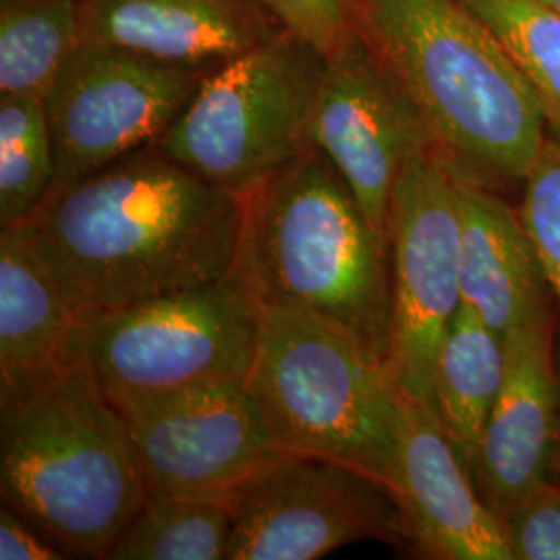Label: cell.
Returning a JSON list of instances; mask_svg holds the SVG:
<instances>
[{
    "label": "cell",
    "mask_w": 560,
    "mask_h": 560,
    "mask_svg": "<svg viewBox=\"0 0 560 560\" xmlns=\"http://www.w3.org/2000/svg\"><path fill=\"white\" fill-rule=\"evenodd\" d=\"M88 318L42 260L23 224L0 233V386L83 360Z\"/></svg>",
    "instance_id": "obj_17"
},
{
    "label": "cell",
    "mask_w": 560,
    "mask_h": 560,
    "mask_svg": "<svg viewBox=\"0 0 560 560\" xmlns=\"http://www.w3.org/2000/svg\"><path fill=\"white\" fill-rule=\"evenodd\" d=\"M270 15L289 30L312 42L328 57L358 30L355 0H258Z\"/></svg>",
    "instance_id": "obj_25"
},
{
    "label": "cell",
    "mask_w": 560,
    "mask_h": 560,
    "mask_svg": "<svg viewBox=\"0 0 560 560\" xmlns=\"http://www.w3.org/2000/svg\"><path fill=\"white\" fill-rule=\"evenodd\" d=\"M241 201L233 272L260 307H293L335 322L388 363L390 245L335 164L310 145Z\"/></svg>",
    "instance_id": "obj_4"
},
{
    "label": "cell",
    "mask_w": 560,
    "mask_h": 560,
    "mask_svg": "<svg viewBox=\"0 0 560 560\" xmlns=\"http://www.w3.org/2000/svg\"><path fill=\"white\" fill-rule=\"evenodd\" d=\"M541 4H546V7H550V9H555V11H559L560 13V0H538Z\"/></svg>",
    "instance_id": "obj_27"
},
{
    "label": "cell",
    "mask_w": 560,
    "mask_h": 560,
    "mask_svg": "<svg viewBox=\"0 0 560 560\" xmlns=\"http://www.w3.org/2000/svg\"><path fill=\"white\" fill-rule=\"evenodd\" d=\"M511 560H560V478L529 490L504 517Z\"/></svg>",
    "instance_id": "obj_24"
},
{
    "label": "cell",
    "mask_w": 560,
    "mask_h": 560,
    "mask_svg": "<svg viewBox=\"0 0 560 560\" xmlns=\"http://www.w3.org/2000/svg\"><path fill=\"white\" fill-rule=\"evenodd\" d=\"M81 42L210 71L277 34L258 0H80Z\"/></svg>",
    "instance_id": "obj_15"
},
{
    "label": "cell",
    "mask_w": 560,
    "mask_h": 560,
    "mask_svg": "<svg viewBox=\"0 0 560 560\" xmlns=\"http://www.w3.org/2000/svg\"><path fill=\"white\" fill-rule=\"evenodd\" d=\"M504 370L506 340L463 305L436 355L432 400L442 428L469 471L483 425L499 399Z\"/></svg>",
    "instance_id": "obj_18"
},
{
    "label": "cell",
    "mask_w": 560,
    "mask_h": 560,
    "mask_svg": "<svg viewBox=\"0 0 560 560\" xmlns=\"http://www.w3.org/2000/svg\"><path fill=\"white\" fill-rule=\"evenodd\" d=\"M57 183L55 141L46 104L0 94V226L25 221Z\"/></svg>",
    "instance_id": "obj_21"
},
{
    "label": "cell",
    "mask_w": 560,
    "mask_h": 560,
    "mask_svg": "<svg viewBox=\"0 0 560 560\" xmlns=\"http://www.w3.org/2000/svg\"><path fill=\"white\" fill-rule=\"evenodd\" d=\"M21 224L92 318L233 275L243 201L152 143L55 185Z\"/></svg>",
    "instance_id": "obj_1"
},
{
    "label": "cell",
    "mask_w": 560,
    "mask_h": 560,
    "mask_svg": "<svg viewBox=\"0 0 560 560\" xmlns=\"http://www.w3.org/2000/svg\"><path fill=\"white\" fill-rule=\"evenodd\" d=\"M0 494L78 559H106L148 501L129 425L88 361L0 386Z\"/></svg>",
    "instance_id": "obj_3"
},
{
    "label": "cell",
    "mask_w": 560,
    "mask_h": 560,
    "mask_svg": "<svg viewBox=\"0 0 560 560\" xmlns=\"http://www.w3.org/2000/svg\"><path fill=\"white\" fill-rule=\"evenodd\" d=\"M521 221L538 252L552 298L559 305L560 374V138H546L523 179Z\"/></svg>",
    "instance_id": "obj_23"
},
{
    "label": "cell",
    "mask_w": 560,
    "mask_h": 560,
    "mask_svg": "<svg viewBox=\"0 0 560 560\" xmlns=\"http://www.w3.org/2000/svg\"><path fill=\"white\" fill-rule=\"evenodd\" d=\"M0 559L57 560L73 559L59 544L46 538L36 525L23 520L9 504L0 509Z\"/></svg>",
    "instance_id": "obj_26"
},
{
    "label": "cell",
    "mask_w": 560,
    "mask_h": 560,
    "mask_svg": "<svg viewBox=\"0 0 560 560\" xmlns=\"http://www.w3.org/2000/svg\"><path fill=\"white\" fill-rule=\"evenodd\" d=\"M249 388L287 453L337 460L395 492L402 397L388 363L316 314L261 307Z\"/></svg>",
    "instance_id": "obj_5"
},
{
    "label": "cell",
    "mask_w": 560,
    "mask_h": 560,
    "mask_svg": "<svg viewBox=\"0 0 560 560\" xmlns=\"http://www.w3.org/2000/svg\"><path fill=\"white\" fill-rule=\"evenodd\" d=\"M260 330V303L233 272L88 318L81 353L106 393L177 390L249 381Z\"/></svg>",
    "instance_id": "obj_7"
},
{
    "label": "cell",
    "mask_w": 560,
    "mask_h": 560,
    "mask_svg": "<svg viewBox=\"0 0 560 560\" xmlns=\"http://www.w3.org/2000/svg\"><path fill=\"white\" fill-rule=\"evenodd\" d=\"M555 310L506 335V370L471 467L486 504L504 521L534 488L560 478V374Z\"/></svg>",
    "instance_id": "obj_13"
},
{
    "label": "cell",
    "mask_w": 560,
    "mask_h": 560,
    "mask_svg": "<svg viewBox=\"0 0 560 560\" xmlns=\"http://www.w3.org/2000/svg\"><path fill=\"white\" fill-rule=\"evenodd\" d=\"M80 44V0H2L0 94L44 101Z\"/></svg>",
    "instance_id": "obj_19"
},
{
    "label": "cell",
    "mask_w": 560,
    "mask_h": 560,
    "mask_svg": "<svg viewBox=\"0 0 560 560\" xmlns=\"http://www.w3.org/2000/svg\"><path fill=\"white\" fill-rule=\"evenodd\" d=\"M395 497L423 557L511 560L504 521L481 499L432 402L402 399Z\"/></svg>",
    "instance_id": "obj_14"
},
{
    "label": "cell",
    "mask_w": 560,
    "mask_h": 560,
    "mask_svg": "<svg viewBox=\"0 0 560 560\" xmlns=\"http://www.w3.org/2000/svg\"><path fill=\"white\" fill-rule=\"evenodd\" d=\"M328 57L289 30L203 73L159 140L201 179L243 196L312 145Z\"/></svg>",
    "instance_id": "obj_6"
},
{
    "label": "cell",
    "mask_w": 560,
    "mask_h": 560,
    "mask_svg": "<svg viewBox=\"0 0 560 560\" xmlns=\"http://www.w3.org/2000/svg\"><path fill=\"white\" fill-rule=\"evenodd\" d=\"M423 141L430 136L420 115L358 27L328 55L312 145L335 164L386 243L402 162Z\"/></svg>",
    "instance_id": "obj_12"
},
{
    "label": "cell",
    "mask_w": 560,
    "mask_h": 560,
    "mask_svg": "<svg viewBox=\"0 0 560 560\" xmlns=\"http://www.w3.org/2000/svg\"><path fill=\"white\" fill-rule=\"evenodd\" d=\"M393 320L388 370L400 397L432 402L442 339L463 307L457 177L432 141L402 162L390 200Z\"/></svg>",
    "instance_id": "obj_8"
},
{
    "label": "cell",
    "mask_w": 560,
    "mask_h": 560,
    "mask_svg": "<svg viewBox=\"0 0 560 560\" xmlns=\"http://www.w3.org/2000/svg\"><path fill=\"white\" fill-rule=\"evenodd\" d=\"M203 73L81 42L44 98L55 141V185L159 143L191 101Z\"/></svg>",
    "instance_id": "obj_10"
},
{
    "label": "cell",
    "mask_w": 560,
    "mask_h": 560,
    "mask_svg": "<svg viewBox=\"0 0 560 560\" xmlns=\"http://www.w3.org/2000/svg\"><path fill=\"white\" fill-rule=\"evenodd\" d=\"M457 194L463 305L506 339L523 322L552 310L550 284L520 210L497 189L463 177Z\"/></svg>",
    "instance_id": "obj_16"
},
{
    "label": "cell",
    "mask_w": 560,
    "mask_h": 560,
    "mask_svg": "<svg viewBox=\"0 0 560 560\" xmlns=\"http://www.w3.org/2000/svg\"><path fill=\"white\" fill-rule=\"evenodd\" d=\"M501 42L560 138V13L538 0H463Z\"/></svg>",
    "instance_id": "obj_22"
},
{
    "label": "cell",
    "mask_w": 560,
    "mask_h": 560,
    "mask_svg": "<svg viewBox=\"0 0 560 560\" xmlns=\"http://www.w3.org/2000/svg\"><path fill=\"white\" fill-rule=\"evenodd\" d=\"M399 538L409 529L390 488L337 460L289 453L235 502L226 560H314Z\"/></svg>",
    "instance_id": "obj_11"
},
{
    "label": "cell",
    "mask_w": 560,
    "mask_h": 560,
    "mask_svg": "<svg viewBox=\"0 0 560 560\" xmlns=\"http://www.w3.org/2000/svg\"><path fill=\"white\" fill-rule=\"evenodd\" d=\"M235 502L150 492L108 560H226Z\"/></svg>",
    "instance_id": "obj_20"
},
{
    "label": "cell",
    "mask_w": 560,
    "mask_h": 560,
    "mask_svg": "<svg viewBox=\"0 0 560 560\" xmlns=\"http://www.w3.org/2000/svg\"><path fill=\"white\" fill-rule=\"evenodd\" d=\"M358 27L451 171L497 189L546 141L538 96L463 0H355Z\"/></svg>",
    "instance_id": "obj_2"
},
{
    "label": "cell",
    "mask_w": 560,
    "mask_h": 560,
    "mask_svg": "<svg viewBox=\"0 0 560 560\" xmlns=\"http://www.w3.org/2000/svg\"><path fill=\"white\" fill-rule=\"evenodd\" d=\"M106 395L129 425L150 492L237 502L289 455L247 381Z\"/></svg>",
    "instance_id": "obj_9"
}]
</instances>
